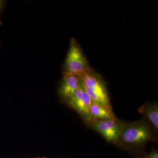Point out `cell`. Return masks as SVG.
I'll return each mask as SVG.
<instances>
[{"instance_id":"9","label":"cell","mask_w":158,"mask_h":158,"mask_svg":"<svg viewBox=\"0 0 158 158\" xmlns=\"http://www.w3.org/2000/svg\"><path fill=\"white\" fill-rule=\"evenodd\" d=\"M6 1L5 0H0V26L3 24V22L2 20V14L5 11L6 6Z\"/></svg>"},{"instance_id":"8","label":"cell","mask_w":158,"mask_h":158,"mask_svg":"<svg viewBox=\"0 0 158 158\" xmlns=\"http://www.w3.org/2000/svg\"><path fill=\"white\" fill-rule=\"evenodd\" d=\"M90 113L92 120L117 118L113 112L111 105L104 106L93 102L90 108Z\"/></svg>"},{"instance_id":"7","label":"cell","mask_w":158,"mask_h":158,"mask_svg":"<svg viewBox=\"0 0 158 158\" xmlns=\"http://www.w3.org/2000/svg\"><path fill=\"white\" fill-rule=\"evenodd\" d=\"M138 112L145 116L148 121L152 126L158 129V105L157 102H148L141 106Z\"/></svg>"},{"instance_id":"1","label":"cell","mask_w":158,"mask_h":158,"mask_svg":"<svg viewBox=\"0 0 158 158\" xmlns=\"http://www.w3.org/2000/svg\"><path fill=\"white\" fill-rule=\"evenodd\" d=\"M154 134L146 119L123 122L121 132L115 144L124 149L135 148L153 141Z\"/></svg>"},{"instance_id":"11","label":"cell","mask_w":158,"mask_h":158,"mask_svg":"<svg viewBox=\"0 0 158 158\" xmlns=\"http://www.w3.org/2000/svg\"><path fill=\"white\" fill-rule=\"evenodd\" d=\"M1 46H2V43L0 42V50H1Z\"/></svg>"},{"instance_id":"2","label":"cell","mask_w":158,"mask_h":158,"mask_svg":"<svg viewBox=\"0 0 158 158\" xmlns=\"http://www.w3.org/2000/svg\"><path fill=\"white\" fill-rule=\"evenodd\" d=\"M79 77L82 87L93 103L104 106L111 105L106 83L99 74L90 68Z\"/></svg>"},{"instance_id":"10","label":"cell","mask_w":158,"mask_h":158,"mask_svg":"<svg viewBox=\"0 0 158 158\" xmlns=\"http://www.w3.org/2000/svg\"><path fill=\"white\" fill-rule=\"evenodd\" d=\"M140 158H158V151L156 150Z\"/></svg>"},{"instance_id":"4","label":"cell","mask_w":158,"mask_h":158,"mask_svg":"<svg viewBox=\"0 0 158 158\" xmlns=\"http://www.w3.org/2000/svg\"><path fill=\"white\" fill-rule=\"evenodd\" d=\"M66 102L71 108L79 113L85 123L89 126L92 120L90 108L93 102L81 85Z\"/></svg>"},{"instance_id":"6","label":"cell","mask_w":158,"mask_h":158,"mask_svg":"<svg viewBox=\"0 0 158 158\" xmlns=\"http://www.w3.org/2000/svg\"><path fill=\"white\" fill-rule=\"evenodd\" d=\"M81 85L78 76L72 74L63 75L59 88V96L66 102L74 94Z\"/></svg>"},{"instance_id":"3","label":"cell","mask_w":158,"mask_h":158,"mask_svg":"<svg viewBox=\"0 0 158 158\" xmlns=\"http://www.w3.org/2000/svg\"><path fill=\"white\" fill-rule=\"evenodd\" d=\"M90 68L81 46L73 37L70 39L66 59L62 66L63 75L80 76Z\"/></svg>"},{"instance_id":"5","label":"cell","mask_w":158,"mask_h":158,"mask_svg":"<svg viewBox=\"0 0 158 158\" xmlns=\"http://www.w3.org/2000/svg\"><path fill=\"white\" fill-rule=\"evenodd\" d=\"M122 123L117 118L93 119L89 126L108 142L115 144L120 135Z\"/></svg>"}]
</instances>
